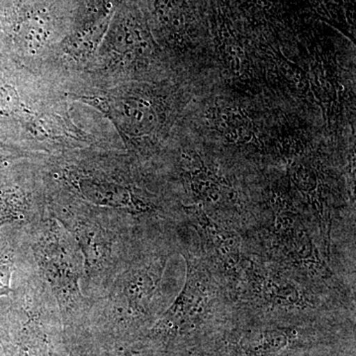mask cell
<instances>
[{
    "label": "cell",
    "instance_id": "1",
    "mask_svg": "<svg viewBox=\"0 0 356 356\" xmlns=\"http://www.w3.org/2000/svg\"><path fill=\"white\" fill-rule=\"evenodd\" d=\"M74 238L83 259L84 294L102 297L131 259L130 229L126 214L83 202L51 201L46 206Z\"/></svg>",
    "mask_w": 356,
    "mask_h": 356
},
{
    "label": "cell",
    "instance_id": "2",
    "mask_svg": "<svg viewBox=\"0 0 356 356\" xmlns=\"http://www.w3.org/2000/svg\"><path fill=\"white\" fill-rule=\"evenodd\" d=\"M26 229L33 264L55 300L58 313L67 320L89 315L95 301L84 294L83 255L69 232L46 206L42 216Z\"/></svg>",
    "mask_w": 356,
    "mask_h": 356
},
{
    "label": "cell",
    "instance_id": "3",
    "mask_svg": "<svg viewBox=\"0 0 356 356\" xmlns=\"http://www.w3.org/2000/svg\"><path fill=\"white\" fill-rule=\"evenodd\" d=\"M170 255L132 257L108 289L95 300L92 312L116 325L137 324L149 315Z\"/></svg>",
    "mask_w": 356,
    "mask_h": 356
},
{
    "label": "cell",
    "instance_id": "4",
    "mask_svg": "<svg viewBox=\"0 0 356 356\" xmlns=\"http://www.w3.org/2000/svg\"><path fill=\"white\" fill-rule=\"evenodd\" d=\"M185 261L187 269L184 286L149 331V337L154 341L170 343L191 334L209 315L213 298L209 277L193 259L185 257Z\"/></svg>",
    "mask_w": 356,
    "mask_h": 356
},
{
    "label": "cell",
    "instance_id": "5",
    "mask_svg": "<svg viewBox=\"0 0 356 356\" xmlns=\"http://www.w3.org/2000/svg\"><path fill=\"white\" fill-rule=\"evenodd\" d=\"M74 193L83 202L123 214H149L156 211L154 204L140 197L132 186L115 178L86 170L67 168L63 175Z\"/></svg>",
    "mask_w": 356,
    "mask_h": 356
},
{
    "label": "cell",
    "instance_id": "6",
    "mask_svg": "<svg viewBox=\"0 0 356 356\" xmlns=\"http://www.w3.org/2000/svg\"><path fill=\"white\" fill-rule=\"evenodd\" d=\"M192 226L202 238L206 250L228 273H235L242 261L240 236L218 225L200 206L185 208Z\"/></svg>",
    "mask_w": 356,
    "mask_h": 356
},
{
    "label": "cell",
    "instance_id": "7",
    "mask_svg": "<svg viewBox=\"0 0 356 356\" xmlns=\"http://www.w3.org/2000/svg\"><path fill=\"white\" fill-rule=\"evenodd\" d=\"M298 341L299 332L294 327H266L245 334L238 346L245 356H274L289 350Z\"/></svg>",
    "mask_w": 356,
    "mask_h": 356
},
{
    "label": "cell",
    "instance_id": "8",
    "mask_svg": "<svg viewBox=\"0 0 356 356\" xmlns=\"http://www.w3.org/2000/svg\"><path fill=\"white\" fill-rule=\"evenodd\" d=\"M44 211V207H35L29 194L19 187L0 193V226L15 222L28 228L41 217Z\"/></svg>",
    "mask_w": 356,
    "mask_h": 356
},
{
    "label": "cell",
    "instance_id": "9",
    "mask_svg": "<svg viewBox=\"0 0 356 356\" xmlns=\"http://www.w3.org/2000/svg\"><path fill=\"white\" fill-rule=\"evenodd\" d=\"M281 242L284 243L288 257L312 273H325V264L321 261L317 248L313 241L302 226L294 228L280 235Z\"/></svg>",
    "mask_w": 356,
    "mask_h": 356
},
{
    "label": "cell",
    "instance_id": "10",
    "mask_svg": "<svg viewBox=\"0 0 356 356\" xmlns=\"http://www.w3.org/2000/svg\"><path fill=\"white\" fill-rule=\"evenodd\" d=\"M255 291L273 307L282 308H304L305 298L298 288L287 281L266 277L259 273H254Z\"/></svg>",
    "mask_w": 356,
    "mask_h": 356
},
{
    "label": "cell",
    "instance_id": "11",
    "mask_svg": "<svg viewBox=\"0 0 356 356\" xmlns=\"http://www.w3.org/2000/svg\"><path fill=\"white\" fill-rule=\"evenodd\" d=\"M15 250L11 248L0 252V296L11 292L10 280L15 270Z\"/></svg>",
    "mask_w": 356,
    "mask_h": 356
},
{
    "label": "cell",
    "instance_id": "12",
    "mask_svg": "<svg viewBox=\"0 0 356 356\" xmlns=\"http://www.w3.org/2000/svg\"><path fill=\"white\" fill-rule=\"evenodd\" d=\"M22 108L19 96L13 86L0 84V118L9 117Z\"/></svg>",
    "mask_w": 356,
    "mask_h": 356
},
{
    "label": "cell",
    "instance_id": "13",
    "mask_svg": "<svg viewBox=\"0 0 356 356\" xmlns=\"http://www.w3.org/2000/svg\"><path fill=\"white\" fill-rule=\"evenodd\" d=\"M6 163V159H4V156H2V154H0V168H1V166H4Z\"/></svg>",
    "mask_w": 356,
    "mask_h": 356
}]
</instances>
